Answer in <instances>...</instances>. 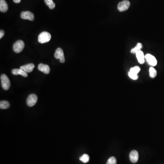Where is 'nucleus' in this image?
Returning a JSON list of instances; mask_svg holds the SVG:
<instances>
[{
    "instance_id": "1",
    "label": "nucleus",
    "mask_w": 164,
    "mask_h": 164,
    "mask_svg": "<svg viewBox=\"0 0 164 164\" xmlns=\"http://www.w3.org/2000/svg\"><path fill=\"white\" fill-rule=\"evenodd\" d=\"M51 35L49 33L46 32L41 33L38 37V41L40 43H45L50 41Z\"/></svg>"
},
{
    "instance_id": "2",
    "label": "nucleus",
    "mask_w": 164,
    "mask_h": 164,
    "mask_svg": "<svg viewBox=\"0 0 164 164\" xmlns=\"http://www.w3.org/2000/svg\"><path fill=\"white\" fill-rule=\"evenodd\" d=\"M1 81L2 88L5 90H7L10 87V81L8 77L6 74H2L1 76Z\"/></svg>"
},
{
    "instance_id": "3",
    "label": "nucleus",
    "mask_w": 164,
    "mask_h": 164,
    "mask_svg": "<svg viewBox=\"0 0 164 164\" xmlns=\"http://www.w3.org/2000/svg\"><path fill=\"white\" fill-rule=\"evenodd\" d=\"M25 46L24 42L22 40H18L15 42L13 46V51L16 53H20L23 51Z\"/></svg>"
},
{
    "instance_id": "4",
    "label": "nucleus",
    "mask_w": 164,
    "mask_h": 164,
    "mask_svg": "<svg viewBox=\"0 0 164 164\" xmlns=\"http://www.w3.org/2000/svg\"><path fill=\"white\" fill-rule=\"evenodd\" d=\"M130 2L129 1L124 0L123 1L119 2L117 8L119 11L122 12V11L127 10L130 7Z\"/></svg>"
},
{
    "instance_id": "5",
    "label": "nucleus",
    "mask_w": 164,
    "mask_h": 164,
    "mask_svg": "<svg viewBox=\"0 0 164 164\" xmlns=\"http://www.w3.org/2000/svg\"><path fill=\"white\" fill-rule=\"evenodd\" d=\"M54 57L56 59H59L61 63H64L65 62L64 51L61 48H58L56 49L54 54Z\"/></svg>"
},
{
    "instance_id": "6",
    "label": "nucleus",
    "mask_w": 164,
    "mask_h": 164,
    "mask_svg": "<svg viewBox=\"0 0 164 164\" xmlns=\"http://www.w3.org/2000/svg\"><path fill=\"white\" fill-rule=\"evenodd\" d=\"M37 100V97L36 94H30L27 99V104L29 107L33 106L36 104Z\"/></svg>"
},
{
    "instance_id": "7",
    "label": "nucleus",
    "mask_w": 164,
    "mask_h": 164,
    "mask_svg": "<svg viewBox=\"0 0 164 164\" xmlns=\"http://www.w3.org/2000/svg\"><path fill=\"white\" fill-rule=\"evenodd\" d=\"M145 58L146 59L148 64L151 66H155L157 64V61L156 58L154 56L150 54H147L145 56Z\"/></svg>"
},
{
    "instance_id": "8",
    "label": "nucleus",
    "mask_w": 164,
    "mask_h": 164,
    "mask_svg": "<svg viewBox=\"0 0 164 164\" xmlns=\"http://www.w3.org/2000/svg\"><path fill=\"white\" fill-rule=\"evenodd\" d=\"M21 17L23 19L29 20L31 21H33L34 19L33 14L29 11H23L21 14Z\"/></svg>"
},
{
    "instance_id": "9",
    "label": "nucleus",
    "mask_w": 164,
    "mask_h": 164,
    "mask_svg": "<svg viewBox=\"0 0 164 164\" xmlns=\"http://www.w3.org/2000/svg\"><path fill=\"white\" fill-rule=\"evenodd\" d=\"M129 159L131 162L135 163L139 159V154L138 152L135 150L132 151L129 154Z\"/></svg>"
},
{
    "instance_id": "10",
    "label": "nucleus",
    "mask_w": 164,
    "mask_h": 164,
    "mask_svg": "<svg viewBox=\"0 0 164 164\" xmlns=\"http://www.w3.org/2000/svg\"><path fill=\"white\" fill-rule=\"evenodd\" d=\"M38 69L45 74H48L50 72V68L48 65L39 64L38 66Z\"/></svg>"
},
{
    "instance_id": "11",
    "label": "nucleus",
    "mask_w": 164,
    "mask_h": 164,
    "mask_svg": "<svg viewBox=\"0 0 164 164\" xmlns=\"http://www.w3.org/2000/svg\"><path fill=\"white\" fill-rule=\"evenodd\" d=\"M34 67H35V65L33 64H29L21 66L20 68L23 69V70H24V71L27 73V72H32L34 69Z\"/></svg>"
},
{
    "instance_id": "12",
    "label": "nucleus",
    "mask_w": 164,
    "mask_h": 164,
    "mask_svg": "<svg viewBox=\"0 0 164 164\" xmlns=\"http://www.w3.org/2000/svg\"><path fill=\"white\" fill-rule=\"evenodd\" d=\"M12 74L15 75H21V76L24 77H27L28 76L27 72L24 71V70L21 69H13L11 71Z\"/></svg>"
},
{
    "instance_id": "13",
    "label": "nucleus",
    "mask_w": 164,
    "mask_h": 164,
    "mask_svg": "<svg viewBox=\"0 0 164 164\" xmlns=\"http://www.w3.org/2000/svg\"><path fill=\"white\" fill-rule=\"evenodd\" d=\"M136 56L139 64H144L145 56L142 51L140 50L137 53H136Z\"/></svg>"
},
{
    "instance_id": "14",
    "label": "nucleus",
    "mask_w": 164,
    "mask_h": 164,
    "mask_svg": "<svg viewBox=\"0 0 164 164\" xmlns=\"http://www.w3.org/2000/svg\"><path fill=\"white\" fill-rule=\"evenodd\" d=\"M8 10V5L5 0H0V11L5 13Z\"/></svg>"
},
{
    "instance_id": "15",
    "label": "nucleus",
    "mask_w": 164,
    "mask_h": 164,
    "mask_svg": "<svg viewBox=\"0 0 164 164\" xmlns=\"http://www.w3.org/2000/svg\"><path fill=\"white\" fill-rule=\"evenodd\" d=\"M143 45L142 43H138L135 46V48H133L131 50V52L133 54H136L139 51H140L142 48Z\"/></svg>"
},
{
    "instance_id": "16",
    "label": "nucleus",
    "mask_w": 164,
    "mask_h": 164,
    "mask_svg": "<svg viewBox=\"0 0 164 164\" xmlns=\"http://www.w3.org/2000/svg\"><path fill=\"white\" fill-rule=\"evenodd\" d=\"M10 106L9 102L7 101L2 100L0 102V108L1 109H7Z\"/></svg>"
},
{
    "instance_id": "17",
    "label": "nucleus",
    "mask_w": 164,
    "mask_h": 164,
    "mask_svg": "<svg viewBox=\"0 0 164 164\" xmlns=\"http://www.w3.org/2000/svg\"><path fill=\"white\" fill-rule=\"evenodd\" d=\"M46 4L49 7L50 9H53L55 7V4L52 0H44Z\"/></svg>"
},
{
    "instance_id": "18",
    "label": "nucleus",
    "mask_w": 164,
    "mask_h": 164,
    "mask_svg": "<svg viewBox=\"0 0 164 164\" xmlns=\"http://www.w3.org/2000/svg\"><path fill=\"white\" fill-rule=\"evenodd\" d=\"M79 160H80V161H81L82 162H83V163H87L89 161V160H90V157H89V155L87 154H84L82 156H81L80 158H79Z\"/></svg>"
},
{
    "instance_id": "19",
    "label": "nucleus",
    "mask_w": 164,
    "mask_h": 164,
    "mask_svg": "<svg viewBox=\"0 0 164 164\" xmlns=\"http://www.w3.org/2000/svg\"><path fill=\"white\" fill-rule=\"evenodd\" d=\"M149 76L151 78H155L157 75V71L153 67H151L149 69Z\"/></svg>"
},
{
    "instance_id": "20",
    "label": "nucleus",
    "mask_w": 164,
    "mask_h": 164,
    "mask_svg": "<svg viewBox=\"0 0 164 164\" xmlns=\"http://www.w3.org/2000/svg\"><path fill=\"white\" fill-rule=\"evenodd\" d=\"M140 71V68H139V67H138V66H135V67L131 68H130L129 71L138 74V73Z\"/></svg>"
},
{
    "instance_id": "21",
    "label": "nucleus",
    "mask_w": 164,
    "mask_h": 164,
    "mask_svg": "<svg viewBox=\"0 0 164 164\" xmlns=\"http://www.w3.org/2000/svg\"><path fill=\"white\" fill-rule=\"evenodd\" d=\"M116 163L117 161L116 158L112 156L108 160L106 164H116Z\"/></svg>"
},
{
    "instance_id": "22",
    "label": "nucleus",
    "mask_w": 164,
    "mask_h": 164,
    "mask_svg": "<svg viewBox=\"0 0 164 164\" xmlns=\"http://www.w3.org/2000/svg\"><path fill=\"white\" fill-rule=\"evenodd\" d=\"M128 74H129V78H131V79H133V80H136L138 78V74H135V73H133V72L129 71Z\"/></svg>"
},
{
    "instance_id": "23",
    "label": "nucleus",
    "mask_w": 164,
    "mask_h": 164,
    "mask_svg": "<svg viewBox=\"0 0 164 164\" xmlns=\"http://www.w3.org/2000/svg\"><path fill=\"white\" fill-rule=\"evenodd\" d=\"M4 32L2 30H1L0 31V39H2V37L4 36Z\"/></svg>"
},
{
    "instance_id": "24",
    "label": "nucleus",
    "mask_w": 164,
    "mask_h": 164,
    "mask_svg": "<svg viewBox=\"0 0 164 164\" xmlns=\"http://www.w3.org/2000/svg\"><path fill=\"white\" fill-rule=\"evenodd\" d=\"M13 1L16 3H19L21 1V0H13Z\"/></svg>"
}]
</instances>
